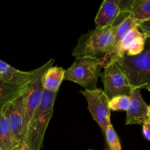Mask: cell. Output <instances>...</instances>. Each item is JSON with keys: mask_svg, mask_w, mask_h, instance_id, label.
Returning a JSON list of instances; mask_svg holds the SVG:
<instances>
[{"mask_svg": "<svg viewBox=\"0 0 150 150\" xmlns=\"http://www.w3.org/2000/svg\"><path fill=\"white\" fill-rule=\"evenodd\" d=\"M117 27L111 26L95 29L82 35L73 49V56L76 58L91 57L100 59L114 46Z\"/></svg>", "mask_w": 150, "mask_h": 150, "instance_id": "1", "label": "cell"}, {"mask_svg": "<svg viewBox=\"0 0 150 150\" xmlns=\"http://www.w3.org/2000/svg\"><path fill=\"white\" fill-rule=\"evenodd\" d=\"M58 92L44 89L42 100L28 127L25 142L30 150H41L47 127L54 114V105Z\"/></svg>", "mask_w": 150, "mask_h": 150, "instance_id": "2", "label": "cell"}, {"mask_svg": "<svg viewBox=\"0 0 150 150\" xmlns=\"http://www.w3.org/2000/svg\"><path fill=\"white\" fill-rule=\"evenodd\" d=\"M117 63L131 89H145L150 85V38L146 39L144 49L142 53L132 57L125 55Z\"/></svg>", "mask_w": 150, "mask_h": 150, "instance_id": "3", "label": "cell"}, {"mask_svg": "<svg viewBox=\"0 0 150 150\" xmlns=\"http://www.w3.org/2000/svg\"><path fill=\"white\" fill-rule=\"evenodd\" d=\"M100 60L91 57L76 58L71 66L64 73V80L78 83L86 90L97 89L98 78L101 76Z\"/></svg>", "mask_w": 150, "mask_h": 150, "instance_id": "4", "label": "cell"}, {"mask_svg": "<svg viewBox=\"0 0 150 150\" xmlns=\"http://www.w3.org/2000/svg\"><path fill=\"white\" fill-rule=\"evenodd\" d=\"M87 101L88 109L93 120L96 122L105 133L108 125H111L109 98L103 89L97 88L94 90L81 91Z\"/></svg>", "mask_w": 150, "mask_h": 150, "instance_id": "5", "label": "cell"}, {"mask_svg": "<svg viewBox=\"0 0 150 150\" xmlns=\"http://www.w3.org/2000/svg\"><path fill=\"white\" fill-rule=\"evenodd\" d=\"M129 3L130 0H104L95 19L96 29L118 26L125 18L130 16L127 11Z\"/></svg>", "mask_w": 150, "mask_h": 150, "instance_id": "6", "label": "cell"}, {"mask_svg": "<svg viewBox=\"0 0 150 150\" xmlns=\"http://www.w3.org/2000/svg\"><path fill=\"white\" fill-rule=\"evenodd\" d=\"M101 78L104 86V92L109 100L119 95H130L131 88L117 62H113L104 67Z\"/></svg>", "mask_w": 150, "mask_h": 150, "instance_id": "7", "label": "cell"}, {"mask_svg": "<svg viewBox=\"0 0 150 150\" xmlns=\"http://www.w3.org/2000/svg\"><path fill=\"white\" fill-rule=\"evenodd\" d=\"M24 93L7 103L2 109L10 125L12 138L16 145L23 142L25 121Z\"/></svg>", "mask_w": 150, "mask_h": 150, "instance_id": "8", "label": "cell"}, {"mask_svg": "<svg viewBox=\"0 0 150 150\" xmlns=\"http://www.w3.org/2000/svg\"><path fill=\"white\" fill-rule=\"evenodd\" d=\"M54 59H51L45 64L40 67L38 73L31 79L20 82H4L0 81V112L2 111L4 107L9 103L12 102L15 99L24 93L29 86L32 84L35 79L42 72L48 70L49 67H52Z\"/></svg>", "mask_w": 150, "mask_h": 150, "instance_id": "9", "label": "cell"}, {"mask_svg": "<svg viewBox=\"0 0 150 150\" xmlns=\"http://www.w3.org/2000/svg\"><path fill=\"white\" fill-rule=\"evenodd\" d=\"M50 68V67H49ZM46 70L42 72L32 82L29 89L24 93V105H25V121L23 129V142L26 139L28 127L29 122L38 108V105L42 100L43 95L44 88L42 86V76Z\"/></svg>", "mask_w": 150, "mask_h": 150, "instance_id": "10", "label": "cell"}, {"mask_svg": "<svg viewBox=\"0 0 150 150\" xmlns=\"http://www.w3.org/2000/svg\"><path fill=\"white\" fill-rule=\"evenodd\" d=\"M130 100V106L127 111L125 124L143 125L149 120V105L144 100L141 94V89H131L129 95Z\"/></svg>", "mask_w": 150, "mask_h": 150, "instance_id": "11", "label": "cell"}, {"mask_svg": "<svg viewBox=\"0 0 150 150\" xmlns=\"http://www.w3.org/2000/svg\"><path fill=\"white\" fill-rule=\"evenodd\" d=\"M40 67L31 71H22L0 59V81L4 82H20L35 76Z\"/></svg>", "mask_w": 150, "mask_h": 150, "instance_id": "12", "label": "cell"}, {"mask_svg": "<svg viewBox=\"0 0 150 150\" xmlns=\"http://www.w3.org/2000/svg\"><path fill=\"white\" fill-rule=\"evenodd\" d=\"M65 70L62 67H51L42 76V86L45 90L58 92L62 82L64 80Z\"/></svg>", "mask_w": 150, "mask_h": 150, "instance_id": "13", "label": "cell"}, {"mask_svg": "<svg viewBox=\"0 0 150 150\" xmlns=\"http://www.w3.org/2000/svg\"><path fill=\"white\" fill-rule=\"evenodd\" d=\"M130 17L140 23L150 20V0H130L127 7Z\"/></svg>", "mask_w": 150, "mask_h": 150, "instance_id": "14", "label": "cell"}, {"mask_svg": "<svg viewBox=\"0 0 150 150\" xmlns=\"http://www.w3.org/2000/svg\"><path fill=\"white\" fill-rule=\"evenodd\" d=\"M15 146L10 125L1 111L0 112V150H10Z\"/></svg>", "mask_w": 150, "mask_h": 150, "instance_id": "15", "label": "cell"}, {"mask_svg": "<svg viewBox=\"0 0 150 150\" xmlns=\"http://www.w3.org/2000/svg\"><path fill=\"white\" fill-rule=\"evenodd\" d=\"M135 28H138V24L134 19L130 16H127L126 18L122 21L118 26L116 32V37H115V40H114V46L120 43L125 37L132 30V29H135ZM113 46V47H114Z\"/></svg>", "mask_w": 150, "mask_h": 150, "instance_id": "16", "label": "cell"}, {"mask_svg": "<svg viewBox=\"0 0 150 150\" xmlns=\"http://www.w3.org/2000/svg\"><path fill=\"white\" fill-rule=\"evenodd\" d=\"M130 103L129 95H119L110 99L108 105L111 111H127L130 106Z\"/></svg>", "mask_w": 150, "mask_h": 150, "instance_id": "17", "label": "cell"}, {"mask_svg": "<svg viewBox=\"0 0 150 150\" xmlns=\"http://www.w3.org/2000/svg\"><path fill=\"white\" fill-rule=\"evenodd\" d=\"M104 135L110 150H122V145L120 144V139L112 125L108 126Z\"/></svg>", "mask_w": 150, "mask_h": 150, "instance_id": "18", "label": "cell"}, {"mask_svg": "<svg viewBox=\"0 0 150 150\" xmlns=\"http://www.w3.org/2000/svg\"><path fill=\"white\" fill-rule=\"evenodd\" d=\"M138 29H140L146 38H150V20L140 23L138 26Z\"/></svg>", "mask_w": 150, "mask_h": 150, "instance_id": "19", "label": "cell"}, {"mask_svg": "<svg viewBox=\"0 0 150 150\" xmlns=\"http://www.w3.org/2000/svg\"><path fill=\"white\" fill-rule=\"evenodd\" d=\"M142 133L146 140L150 142V121H146L142 125Z\"/></svg>", "mask_w": 150, "mask_h": 150, "instance_id": "20", "label": "cell"}, {"mask_svg": "<svg viewBox=\"0 0 150 150\" xmlns=\"http://www.w3.org/2000/svg\"><path fill=\"white\" fill-rule=\"evenodd\" d=\"M10 150H30L28 145L25 142H22L21 143H18L16 146H13Z\"/></svg>", "mask_w": 150, "mask_h": 150, "instance_id": "21", "label": "cell"}, {"mask_svg": "<svg viewBox=\"0 0 150 150\" xmlns=\"http://www.w3.org/2000/svg\"><path fill=\"white\" fill-rule=\"evenodd\" d=\"M149 120L150 121V104L149 105Z\"/></svg>", "mask_w": 150, "mask_h": 150, "instance_id": "22", "label": "cell"}, {"mask_svg": "<svg viewBox=\"0 0 150 150\" xmlns=\"http://www.w3.org/2000/svg\"><path fill=\"white\" fill-rule=\"evenodd\" d=\"M145 89H146L148 91H149V92H150V85H149V86H146V87L145 88Z\"/></svg>", "mask_w": 150, "mask_h": 150, "instance_id": "23", "label": "cell"}, {"mask_svg": "<svg viewBox=\"0 0 150 150\" xmlns=\"http://www.w3.org/2000/svg\"><path fill=\"white\" fill-rule=\"evenodd\" d=\"M89 150H92V149H89Z\"/></svg>", "mask_w": 150, "mask_h": 150, "instance_id": "24", "label": "cell"}]
</instances>
